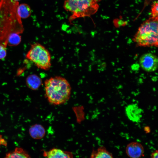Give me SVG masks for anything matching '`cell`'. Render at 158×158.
Instances as JSON below:
<instances>
[{
	"label": "cell",
	"instance_id": "obj_1",
	"mask_svg": "<svg viewBox=\"0 0 158 158\" xmlns=\"http://www.w3.org/2000/svg\"><path fill=\"white\" fill-rule=\"evenodd\" d=\"M18 1L0 0V44L6 46L12 34L22 33L24 28L18 10Z\"/></svg>",
	"mask_w": 158,
	"mask_h": 158
},
{
	"label": "cell",
	"instance_id": "obj_2",
	"mask_svg": "<svg viewBox=\"0 0 158 158\" xmlns=\"http://www.w3.org/2000/svg\"><path fill=\"white\" fill-rule=\"evenodd\" d=\"M46 98L51 104L58 105L65 103L70 97L71 88L68 81L61 76H55L44 81Z\"/></svg>",
	"mask_w": 158,
	"mask_h": 158
},
{
	"label": "cell",
	"instance_id": "obj_3",
	"mask_svg": "<svg viewBox=\"0 0 158 158\" xmlns=\"http://www.w3.org/2000/svg\"><path fill=\"white\" fill-rule=\"evenodd\" d=\"M102 0H65L63 7L71 13L69 20L71 23L76 19L90 17L95 14L99 8L98 3Z\"/></svg>",
	"mask_w": 158,
	"mask_h": 158
},
{
	"label": "cell",
	"instance_id": "obj_4",
	"mask_svg": "<svg viewBox=\"0 0 158 158\" xmlns=\"http://www.w3.org/2000/svg\"><path fill=\"white\" fill-rule=\"evenodd\" d=\"M158 21L150 17L141 25L133 38V41L137 46H157Z\"/></svg>",
	"mask_w": 158,
	"mask_h": 158
},
{
	"label": "cell",
	"instance_id": "obj_5",
	"mask_svg": "<svg viewBox=\"0 0 158 158\" xmlns=\"http://www.w3.org/2000/svg\"><path fill=\"white\" fill-rule=\"evenodd\" d=\"M25 57L40 69L47 71L51 66V58L49 51L39 43H35L31 45Z\"/></svg>",
	"mask_w": 158,
	"mask_h": 158
},
{
	"label": "cell",
	"instance_id": "obj_6",
	"mask_svg": "<svg viewBox=\"0 0 158 158\" xmlns=\"http://www.w3.org/2000/svg\"><path fill=\"white\" fill-rule=\"evenodd\" d=\"M139 63L144 71L148 72L154 71L157 68L158 58L155 55L152 53H145L140 57Z\"/></svg>",
	"mask_w": 158,
	"mask_h": 158
},
{
	"label": "cell",
	"instance_id": "obj_7",
	"mask_svg": "<svg viewBox=\"0 0 158 158\" xmlns=\"http://www.w3.org/2000/svg\"><path fill=\"white\" fill-rule=\"evenodd\" d=\"M125 113L128 118L133 122H140L142 116L143 111L137 104H129L126 107Z\"/></svg>",
	"mask_w": 158,
	"mask_h": 158
},
{
	"label": "cell",
	"instance_id": "obj_8",
	"mask_svg": "<svg viewBox=\"0 0 158 158\" xmlns=\"http://www.w3.org/2000/svg\"><path fill=\"white\" fill-rule=\"evenodd\" d=\"M126 152L127 155L130 158H139L144 156L143 147L138 142H132L128 144Z\"/></svg>",
	"mask_w": 158,
	"mask_h": 158
},
{
	"label": "cell",
	"instance_id": "obj_9",
	"mask_svg": "<svg viewBox=\"0 0 158 158\" xmlns=\"http://www.w3.org/2000/svg\"><path fill=\"white\" fill-rule=\"evenodd\" d=\"M43 155L44 157L49 158H70L73 157V156L71 152L56 148H52L47 151H44Z\"/></svg>",
	"mask_w": 158,
	"mask_h": 158
},
{
	"label": "cell",
	"instance_id": "obj_10",
	"mask_svg": "<svg viewBox=\"0 0 158 158\" xmlns=\"http://www.w3.org/2000/svg\"><path fill=\"white\" fill-rule=\"evenodd\" d=\"M29 133L30 136L33 138L40 139L44 136L45 131L42 126L40 124H36L30 127Z\"/></svg>",
	"mask_w": 158,
	"mask_h": 158
},
{
	"label": "cell",
	"instance_id": "obj_11",
	"mask_svg": "<svg viewBox=\"0 0 158 158\" xmlns=\"http://www.w3.org/2000/svg\"><path fill=\"white\" fill-rule=\"evenodd\" d=\"M42 81L41 78L35 74L29 75L26 79L27 86L33 90H37L41 85Z\"/></svg>",
	"mask_w": 158,
	"mask_h": 158
},
{
	"label": "cell",
	"instance_id": "obj_12",
	"mask_svg": "<svg viewBox=\"0 0 158 158\" xmlns=\"http://www.w3.org/2000/svg\"><path fill=\"white\" fill-rule=\"evenodd\" d=\"M6 158H29L30 157L29 154L23 148L16 147L12 151L6 153Z\"/></svg>",
	"mask_w": 158,
	"mask_h": 158
},
{
	"label": "cell",
	"instance_id": "obj_13",
	"mask_svg": "<svg viewBox=\"0 0 158 158\" xmlns=\"http://www.w3.org/2000/svg\"><path fill=\"white\" fill-rule=\"evenodd\" d=\"M91 158H113L111 153L107 151L104 146H102L98 148L97 150H93L91 155Z\"/></svg>",
	"mask_w": 158,
	"mask_h": 158
},
{
	"label": "cell",
	"instance_id": "obj_14",
	"mask_svg": "<svg viewBox=\"0 0 158 158\" xmlns=\"http://www.w3.org/2000/svg\"><path fill=\"white\" fill-rule=\"evenodd\" d=\"M18 12L21 18L25 19L29 17L31 14L32 10L30 6L28 4L23 3L18 5Z\"/></svg>",
	"mask_w": 158,
	"mask_h": 158
},
{
	"label": "cell",
	"instance_id": "obj_15",
	"mask_svg": "<svg viewBox=\"0 0 158 158\" xmlns=\"http://www.w3.org/2000/svg\"><path fill=\"white\" fill-rule=\"evenodd\" d=\"M21 38L19 34L14 33L9 37L7 42V46H15L18 45L21 41Z\"/></svg>",
	"mask_w": 158,
	"mask_h": 158
},
{
	"label": "cell",
	"instance_id": "obj_16",
	"mask_svg": "<svg viewBox=\"0 0 158 158\" xmlns=\"http://www.w3.org/2000/svg\"><path fill=\"white\" fill-rule=\"evenodd\" d=\"M151 15V18L158 20V3L157 1H154L152 5Z\"/></svg>",
	"mask_w": 158,
	"mask_h": 158
},
{
	"label": "cell",
	"instance_id": "obj_17",
	"mask_svg": "<svg viewBox=\"0 0 158 158\" xmlns=\"http://www.w3.org/2000/svg\"><path fill=\"white\" fill-rule=\"evenodd\" d=\"M7 46L0 44V60L4 59L6 56L7 54Z\"/></svg>",
	"mask_w": 158,
	"mask_h": 158
},
{
	"label": "cell",
	"instance_id": "obj_18",
	"mask_svg": "<svg viewBox=\"0 0 158 158\" xmlns=\"http://www.w3.org/2000/svg\"><path fill=\"white\" fill-rule=\"evenodd\" d=\"M152 158H157L158 157V151L156 150L152 153L151 155Z\"/></svg>",
	"mask_w": 158,
	"mask_h": 158
},
{
	"label": "cell",
	"instance_id": "obj_19",
	"mask_svg": "<svg viewBox=\"0 0 158 158\" xmlns=\"http://www.w3.org/2000/svg\"><path fill=\"white\" fill-rule=\"evenodd\" d=\"M144 130L146 133H149L151 132L150 127L148 126H146L144 128Z\"/></svg>",
	"mask_w": 158,
	"mask_h": 158
},
{
	"label": "cell",
	"instance_id": "obj_20",
	"mask_svg": "<svg viewBox=\"0 0 158 158\" xmlns=\"http://www.w3.org/2000/svg\"><path fill=\"white\" fill-rule=\"evenodd\" d=\"M13 0L14 1H18L21 0Z\"/></svg>",
	"mask_w": 158,
	"mask_h": 158
}]
</instances>
